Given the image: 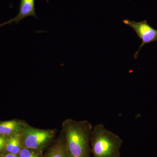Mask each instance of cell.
Returning <instances> with one entry per match:
<instances>
[{"label": "cell", "instance_id": "cell-1", "mask_svg": "<svg viewBox=\"0 0 157 157\" xmlns=\"http://www.w3.org/2000/svg\"><path fill=\"white\" fill-rule=\"evenodd\" d=\"M92 124L87 120L67 119L62 123L69 157H91Z\"/></svg>", "mask_w": 157, "mask_h": 157}, {"label": "cell", "instance_id": "cell-2", "mask_svg": "<svg viewBox=\"0 0 157 157\" xmlns=\"http://www.w3.org/2000/svg\"><path fill=\"white\" fill-rule=\"evenodd\" d=\"M123 140L119 135L98 124L93 128L90 137L92 157H121Z\"/></svg>", "mask_w": 157, "mask_h": 157}, {"label": "cell", "instance_id": "cell-3", "mask_svg": "<svg viewBox=\"0 0 157 157\" xmlns=\"http://www.w3.org/2000/svg\"><path fill=\"white\" fill-rule=\"evenodd\" d=\"M56 133V129H39L28 125L20 133L22 147L43 151L53 143Z\"/></svg>", "mask_w": 157, "mask_h": 157}, {"label": "cell", "instance_id": "cell-4", "mask_svg": "<svg viewBox=\"0 0 157 157\" xmlns=\"http://www.w3.org/2000/svg\"><path fill=\"white\" fill-rule=\"evenodd\" d=\"M123 23L134 30L139 39L141 40V44L139 49L135 52V58L138 56V54L144 45L151 42H157V30L154 29L147 23L146 20L140 22L134 21L124 20Z\"/></svg>", "mask_w": 157, "mask_h": 157}, {"label": "cell", "instance_id": "cell-5", "mask_svg": "<svg viewBox=\"0 0 157 157\" xmlns=\"http://www.w3.org/2000/svg\"><path fill=\"white\" fill-rule=\"evenodd\" d=\"M35 0H21L19 12L17 16L6 22L0 24V28L8 24L10 25L12 22L18 24L21 21L29 16L38 18L35 11Z\"/></svg>", "mask_w": 157, "mask_h": 157}, {"label": "cell", "instance_id": "cell-6", "mask_svg": "<svg viewBox=\"0 0 157 157\" xmlns=\"http://www.w3.org/2000/svg\"><path fill=\"white\" fill-rule=\"evenodd\" d=\"M42 157H69L67 145L66 137L63 130L62 129L59 137L55 140Z\"/></svg>", "mask_w": 157, "mask_h": 157}, {"label": "cell", "instance_id": "cell-7", "mask_svg": "<svg viewBox=\"0 0 157 157\" xmlns=\"http://www.w3.org/2000/svg\"><path fill=\"white\" fill-rule=\"evenodd\" d=\"M25 121L18 119L0 122V135L8 137L19 134L29 125Z\"/></svg>", "mask_w": 157, "mask_h": 157}, {"label": "cell", "instance_id": "cell-8", "mask_svg": "<svg viewBox=\"0 0 157 157\" xmlns=\"http://www.w3.org/2000/svg\"><path fill=\"white\" fill-rule=\"evenodd\" d=\"M22 148L20 134L6 137L5 154L18 155Z\"/></svg>", "mask_w": 157, "mask_h": 157}, {"label": "cell", "instance_id": "cell-9", "mask_svg": "<svg viewBox=\"0 0 157 157\" xmlns=\"http://www.w3.org/2000/svg\"><path fill=\"white\" fill-rule=\"evenodd\" d=\"M43 152L35 149L22 147L18 155L19 157H42Z\"/></svg>", "mask_w": 157, "mask_h": 157}, {"label": "cell", "instance_id": "cell-10", "mask_svg": "<svg viewBox=\"0 0 157 157\" xmlns=\"http://www.w3.org/2000/svg\"><path fill=\"white\" fill-rule=\"evenodd\" d=\"M6 137L5 136L0 135V155L5 154L6 149Z\"/></svg>", "mask_w": 157, "mask_h": 157}, {"label": "cell", "instance_id": "cell-11", "mask_svg": "<svg viewBox=\"0 0 157 157\" xmlns=\"http://www.w3.org/2000/svg\"><path fill=\"white\" fill-rule=\"evenodd\" d=\"M1 157H19L18 155L12 154H5L1 155Z\"/></svg>", "mask_w": 157, "mask_h": 157}, {"label": "cell", "instance_id": "cell-12", "mask_svg": "<svg viewBox=\"0 0 157 157\" xmlns=\"http://www.w3.org/2000/svg\"><path fill=\"white\" fill-rule=\"evenodd\" d=\"M0 157H1V155H0Z\"/></svg>", "mask_w": 157, "mask_h": 157}]
</instances>
